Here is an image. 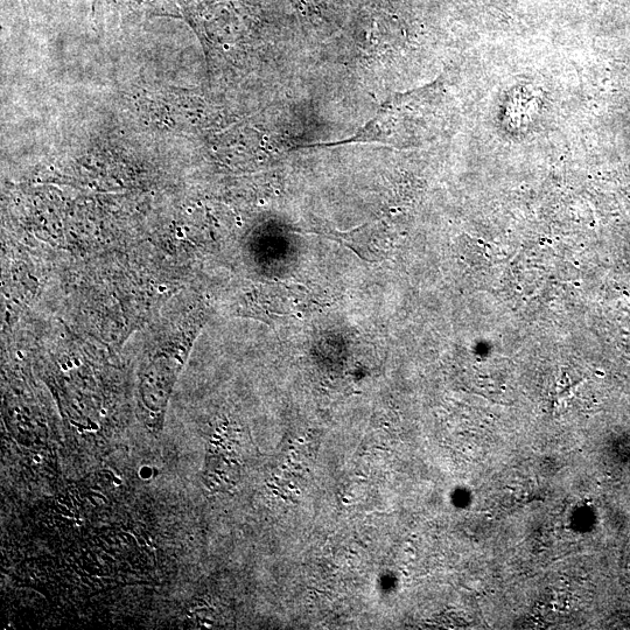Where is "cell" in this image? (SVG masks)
<instances>
[{
	"mask_svg": "<svg viewBox=\"0 0 630 630\" xmlns=\"http://www.w3.org/2000/svg\"><path fill=\"white\" fill-rule=\"evenodd\" d=\"M125 2H130L132 4H137L140 6H147L154 11H165V7L167 6V0H125Z\"/></svg>",
	"mask_w": 630,
	"mask_h": 630,
	"instance_id": "6da1fadb",
	"label": "cell"
}]
</instances>
